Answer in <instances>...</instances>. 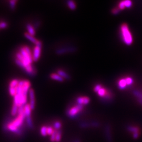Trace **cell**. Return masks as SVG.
<instances>
[{"label": "cell", "mask_w": 142, "mask_h": 142, "mask_svg": "<svg viewBox=\"0 0 142 142\" xmlns=\"http://www.w3.org/2000/svg\"><path fill=\"white\" fill-rule=\"evenodd\" d=\"M121 33L124 43L127 45H131L133 42V36L129 31L128 25L126 23H124L121 25Z\"/></svg>", "instance_id": "1"}, {"label": "cell", "mask_w": 142, "mask_h": 142, "mask_svg": "<svg viewBox=\"0 0 142 142\" xmlns=\"http://www.w3.org/2000/svg\"><path fill=\"white\" fill-rule=\"evenodd\" d=\"M25 119V115L24 113L18 114L17 117L8 125V128L12 132L19 133V127L21 126L23 123L24 120Z\"/></svg>", "instance_id": "2"}, {"label": "cell", "mask_w": 142, "mask_h": 142, "mask_svg": "<svg viewBox=\"0 0 142 142\" xmlns=\"http://www.w3.org/2000/svg\"><path fill=\"white\" fill-rule=\"evenodd\" d=\"M83 106L77 104L69 108L66 111V115L70 119H75L78 116V115L82 111Z\"/></svg>", "instance_id": "3"}, {"label": "cell", "mask_w": 142, "mask_h": 142, "mask_svg": "<svg viewBox=\"0 0 142 142\" xmlns=\"http://www.w3.org/2000/svg\"><path fill=\"white\" fill-rule=\"evenodd\" d=\"M23 58L29 63L32 64L33 62V55L30 49L27 46H23L20 48V52Z\"/></svg>", "instance_id": "4"}, {"label": "cell", "mask_w": 142, "mask_h": 142, "mask_svg": "<svg viewBox=\"0 0 142 142\" xmlns=\"http://www.w3.org/2000/svg\"><path fill=\"white\" fill-rule=\"evenodd\" d=\"M79 126L82 128H88L90 127L97 128L100 126V124L99 122L96 121H93L91 122H83L79 124Z\"/></svg>", "instance_id": "5"}, {"label": "cell", "mask_w": 142, "mask_h": 142, "mask_svg": "<svg viewBox=\"0 0 142 142\" xmlns=\"http://www.w3.org/2000/svg\"><path fill=\"white\" fill-rule=\"evenodd\" d=\"M127 130L131 133L133 135V138L134 139H137L140 135V129L137 126L133 125H128L126 128Z\"/></svg>", "instance_id": "6"}, {"label": "cell", "mask_w": 142, "mask_h": 142, "mask_svg": "<svg viewBox=\"0 0 142 142\" xmlns=\"http://www.w3.org/2000/svg\"><path fill=\"white\" fill-rule=\"evenodd\" d=\"M104 133H105V137L106 141L113 142L112 131V128L110 125L107 124L105 126Z\"/></svg>", "instance_id": "7"}, {"label": "cell", "mask_w": 142, "mask_h": 142, "mask_svg": "<svg viewBox=\"0 0 142 142\" xmlns=\"http://www.w3.org/2000/svg\"><path fill=\"white\" fill-rule=\"evenodd\" d=\"M19 81L18 80L14 79L11 81L9 85V92L11 95L14 96L16 94V88L18 86Z\"/></svg>", "instance_id": "8"}, {"label": "cell", "mask_w": 142, "mask_h": 142, "mask_svg": "<svg viewBox=\"0 0 142 142\" xmlns=\"http://www.w3.org/2000/svg\"><path fill=\"white\" fill-rule=\"evenodd\" d=\"M41 48L40 46L35 45L33 49V61L34 62L38 61L40 56L41 53Z\"/></svg>", "instance_id": "9"}, {"label": "cell", "mask_w": 142, "mask_h": 142, "mask_svg": "<svg viewBox=\"0 0 142 142\" xmlns=\"http://www.w3.org/2000/svg\"><path fill=\"white\" fill-rule=\"evenodd\" d=\"M29 105L32 110H33L35 109V94L34 91L33 89H29Z\"/></svg>", "instance_id": "10"}, {"label": "cell", "mask_w": 142, "mask_h": 142, "mask_svg": "<svg viewBox=\"0 0 142 142\" xmlns=\"http://www.w3.org/2000/svg\"><path fill=\"white\" fill-rule=\"evenodd\" d=\"M76 49L75 48H63V49H61L59 50H56V54L60 55V54H63L66 53H68V52H74L75 51H76Z\"/></svg>", "instance_id": "11"}, {"label": "cell", "mask_w": 142, "mask_h": 142, "mask_svg": "<svg viewBox=\"0 0 142 142\" xmlns=\"http://www.w3.org/2000/svg\"><path fill=\"white\" fill-rule=\"evenodd\" d=\"M110 93L111 92H109L107 89H106L104 87H102L97 93L98 94L99 97L104 98L105 97H106L108 95H109Z\"/></svg>", "instance_id": "12"}, {"label": "cell", "mask_w": 142, "mask_h": 142, "mask_svg": "<svg viewBox=\"0 0 142 142\" xmlns=\"http://www.w3.org/2000/svg\"><path fill=\"white\" fill-rule=\"evenodd\" d=\"M24 114L25 115V118L31 117V114H32V110L30 107V105L29 104H26L24 106Z\"/></svg>", "instance_id": "13"}, {"label": "cell", "mask_w": 142, "mask_h": 142, "mask_svg": "<svg viewBox=\"0 0 142 142\" xmlns=\"http://www.w3.org/2000/svg\"><path fill=\"white\" fill-rule=\"evenodd\" d=\"M127 85L125 80V79H120L118 81V87L120 90H124L127 87Z\"/></svg>", "instance_id": "14"}, {"label": "cell", "mask_w": 142, "mask_h": 142, "mask_svg": "<svg viewBox=\"0 0 142 142\" xmlns=\"http://www.w3.org/2000/svg\"><path fill=\"white\" fill-rule=\"evenodd\" d=\"M57 74H58L60 76H61L62 78H63L64 80H69L70 76L62 69H58L57 71Z\"/></svg>", "instance_id": "15"}, {"label": "cell", "mask_w": 142, "mask_h": 142, "mask_svg": "<svg viewBox=\"0 0 142 142\" xmlns=\"http://www.w3.org/2000/svg\"><path fill=\"white\" fill-rule=\"evenodd\" d=\"M50 78L52 80H54L58 82H63L64 81V79L57 73H52L50 75Z\"/></svg>", "instance_id": "16"}, {"label": "cell", "mask_w": 142, "mask_h": 142, "mask_svg": "<svg viewBox=\"0 0 142 142\" xmlns=\"http://www.w3.org/2000/svg\"><path fill=\"white\" fill-rule=\"evenodd\" d=\"M26 28L28 31V33L29 35H32V36L34 37L35 34V31L34 27H33V26L31 24H27L26 25Z\"/></svg>", "instance_id": "17"}, {"label": "cell", "mask_w": 142, "mask_h": 142, "mask_svg": "<svg viewBox=\"0 0 142 142\" xmlns=\"http://www.w3.org/2000/svg\"><path fill=\"white\" fill-rule=\"evenodd\" d=\"M24 36H25V37L27 39H28L29 41H30L31 42H32V43H34V44H37V43L38 41V40H37V39H35L34 37L32 36V35H29L28 33H25L24 34Z\"/></svg>", "instance_id": "18"}, {"label": "cell", "mask_w": 142, "mask_h": 142, "mask_svg": "<svg viewBox=\"0 0 142 142\" xmlns=\"http://www.w3.org/2000/svg\"><path fill=\"white\" fill-rule=\"evenodd\" d=\"M62 123L59 121H56L53 123V127L54 128L55 130L59 131V130H61L62 128Z\"/></svg>", "instance_id": "19"}, {"label": "cell", "mask_w": 142, "mask_h": 142, "mask_svg": "<svg viewBox=\"0 0 142 142\" xmlns=\"http://www.w3.org/2000/svg\"><path fill=\"white\" fill-rule=\"evenodd\" d=\"M67 6L69 8V9L72 10H74L76 8V3L73 1H67Z\"/></svg>", "instance_id": "20"}, {"label": "cell", "mask_w": 142, "mask_h": 142, "mask_svg": "<svg viewBox=\"0 0 142 142\" xmlns=\"http://www.w3.org/2000/svg\"><path fill=\"white\" fill-rule=\"evenodd\" d=\"M62 138V131L59 130L57 131L56 134V137H55V141L56 142H60Z\"/></svg>", "instance_id": "21"}, {"label": "cell", "mask_w": 142, "mask_h": 142, "mask_svg": "<svg viewBox=\"0 0 142 142\" xmlns=\"http://www.w3.org/2000/svg\"><path fill=\"white\" fill-rule=\"evenodd\" d=\"M25 119H26V123H27L28 127L29 128H33V124L32 120L31 117H26Z\"/></svg>", "instance_id": "22"}, {"label": "cell", "mask_w": 142, "mask_h": 142, "mask_svg": "<svg viewBox=\"0 0 142 142\" xmlns=\"http://www.w3.org/2000/svg\"><path fill=\"white\" fill-rule=\"evenodd\" d=\"M18 109L19 108L16 105L13 104L12 109V111H11V114L12 116H15L17 114L18 112Z\"/></svg>", "instance_id": "23"}, {"label": "cell", "mask_w": 142, "mask_h": 142, "mask_svg": "<svg viewBox=\"0 0 142 142\" xmlns=\"http://www.w3.org/2000/svg\"><path fill=\"white\" fill-rule=\"evenodd\" d=\"M40 132H41V134L43 136H46V135H48V134H47V126H43L41 128Z\"/></svg>", "instance_id": "24"}, {"label": "cell", "mask_w": 142, "mask_h": 142, "mask_svg": "<svg viewBox=\"0 0 142 142\" xmlns=\"http://www.w3.org/2000/svg\"><path fill=\"white\" fill-rule=\"evenodd\" d=\"M125 80H126L127 86H130V85H132L133 84L134 80L132 78L127 77V78H125Z\"/></svg>", "instance_id": "25"}, {"label": "cell", "mask_w": 142, "mask_h": 142, "mask_svg": "<svg viewBox=\"0 0 142 142\" xmlns=\"http://www.w3.org/2000/svg\"><path fill=\"white\" fill-rule=\"evenodd\" d=\"M54 132V129L53 127V126H48L47 127V134L49 135H52L53 134V133Z\"/></svg>", "instance_id": "26"}, {"label": "cell", "mask_w": 142, "mask_h": 142, "mask_svg": "<svg viewBox=\"0 0 142 142\" xmlns=\"http://www.w3.org/2000/svg\"><path fill=\"white\" fill-rule=\"evenodd\" d=\"M57 132V131L54 129V133H53V134L51 136L50 140H51L52 142H55V137H56V134Z\"/></svg>", "instance_id": "27"}, {"label": "cell", "mask_w": 142, "mask_h": 142, "mask_svg": "<svg viewBox=\"0 0 142 142\" xmlns=\"http://www.w3.org/2000/svg\"><path fill=\"white\" fill-rule=\"evenodd\" d=\"M124 3H125V8H130L132 6V1H129V0H127V1H124Z\"/></svg>", "instance_id": "28"}, {"label": "cell", "mask_w": 142, "mask_h": 142, "mask_svg": "<svg viewBox=\"0 0 142 142\" xmlns=\"http://www.w3.org/2000/svg\"><path fill=\"white\" fill-rule=\"evenodd\" d=\"M119 8L120 10H124L125 8V3H124V1H121L119 3Z\"/></svg>", "instance_id": "29"}, {"label": "cell", "mask_w": 142, "mask_h": 142, "mask_svg": "<svg viewBox=\"0 0 142 142\" xmlns=\"http://www.w3.org/2000/svg\"><path fill=\"white\" fill-rule=\"evenodd\" d=\"M16 1H10V8L12 10H14L16 5Z\"/></svg>", "instance_id": "30"}, {"label": "cell", "mask_w": 142, "mask_h": 142, "mask_svg": "<svg viewBox=\"0 0 142 142\" xmlns=\"http://www.w3.org/2000/svg\"><path fill=\"white\" fill-rule=\"evenodd\" d=\"M121 10L119 9V8H114L112 10V13L113 14H117L118 13H119L120 12Z\"/></svg>", "instance_id": "31"}, {"label": "cell", "mask_w": 142, "mask_h": 142, "mask_svg": "<svg viewBox=\"0 0 142 142\" xmlns=\"http://www.w3.org/2000/svg\"><path fill=\"white\" fill-rule=\"evenodd\" d=\"M8 26V24L5 22H0V28H5Z\"/></svg>", "instance_id": "32"}, {"label": "cell", "mask_w": 142, "mask_h": 142, "mask_svg": "<svg viewBox=\"0 0 142 142\" xmlns=\"http://www.w3.org/2000/svg\"><path fill=\"white\" fill-rule=\"evenodd\" d=\"M102 85H100V84H97L96 85H95V86L94 87V92L97 93L98 92V91L102 88Z\"/></svg>", "instance_id": "33"}, {"label": "cell", "mask_w": 142, "mask_h": 142, "mask_svg": "<svg viewBox=\"0 0 142 142\" xmlns=\"http://www.w3.org/2000/svg\"><path fill=\"white\" fill-rule=\"evenodd\" d=\"M73 142H81V140H80V139L76 138V139H75L74 140Z\"/></svg>", "instance_id": "34"}]
</instances>
